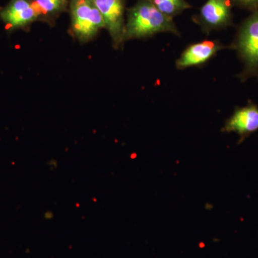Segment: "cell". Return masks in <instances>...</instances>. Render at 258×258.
<instances>
[{
    "label": "cell",
    "mask_w": 258,
    "mask_h": 258,
    "mask_svg": "<svg viewBox=\"0 0 258 258\" xmlns=\"http://www.w3.org/2000/svg\"><path fill=\"white\" fill-rule=\"evenodd\" d=\"M165 32L179 35L173 18L163 14L151 0H139L133 8L128 10L123 42Z\"/></svg>",
    "instance_id": "obj_1"
},
{
    "label": "cell",
    "mask_w": 258,
    "mask_h": 258,
    "mask_svg": "<svg viewBox=\"0 0 258 258\" xmlns=\"http://www.w3.org/2000/svg\"><path fill=\"white\" fill-rule=\"evenodd\" d=\"M70 11L73 33L81 43L91 41L105 28L104 20L93 0H71Z\"/></svg>",
    "instance_id": "obj_2"
},
{
    "label": "cell",
    "mask_w": 258,
    "mask_h": 258,
    "mask_svg": "<svg viewBox=\"0 0 258 258\" xmlns=\"http://www.w3.org/2000/svg\"><path fill=\"white\" fill-rule=\"evenodd\" d=\"M236 50L243 61L244 78L258 74V10L241 25L235 43Z\"/></svg>",
    "instance_id": "obj_3"
},
{
    "label": "cell",
    "mask_w": 258,
    "mask_h": 258,
    "mask_svg": "<svg viewBox=\"0 0 258 258\" xmlns=\"http://www.w3.org/2000/svg\"><path fill=\"white\" fill-rule=\"evenodd\" d=\"M105 23V28L111 37L114 48L123 42L125 0H93Z\"/></svg>",
    "instance_id": "obj_4"
},
{
    "label": "cell",
    "mask_w": 258,
    "mask_h": 258,
    "mask_svg": "<svg viewBox=\"0 0 258 258\" xmlns=\"http://www.w3.org/2000/svg\"><path fill=\"white\" fill-rule=\"evenodd\" d=\"M258 130V107L250 103L246 106L237 108L233 114L226 120L222 132L236 133L240 137L238 144Z\"/></svg>",
    "instance_id": "obj_5"
},
{
    "label": "cell",
    "mask_w": 258,
    "mask_h": 258,
    "mask_svg": "<svg viewBox=\"0 0 258 258\" xmlns=\"http://www.w3.org/2000/svg\"><path fill=\"white\" fill-rule=\"evenodd\" d=\"M0 20L10 30L28 28L38 20L31 0H11L0 9Z\"/></svg>",
    "instance_id": "obj_6"
},
{
    "label": "cell",
    "mask_w": 258,
    "mask_h": 258,
    "mask_svg": "<svg viewBox=\"0 0 258 258\" xmlns=\"http://www.w3.org/2000/svg\"><path fill=\"white\" fill-rule=\"evenodd\" d=\"M231 18L230 0H208L200 10V21L207 30L223 28Z\"/></svg>",
    "instance_id": "obj_7"
},
{
    "label": "cell",
    "mask_w": 258,
    "mask_h": 258,
    "mask_svg": "<svg viewBox=\"0 0 258 258\" xmlns=\"http://www.w3.org/2000/svg\"><path fill=\"white\" fill-rule=\"evenodd\" d=\"M223 48L222 45L216 42L204 41L194 44L181 54V57L176 61V67L184 69L203 64Z\"/></svg>",
    "instance_id": "obj_8"
},
{
    "label": "cell",
    "mask_w": 258,
    "mask_h": 258,
    "mask_svg": "<svg viewBox=\"0 0 258 258\" xmlns=\"http://www.w3.org/2000/svg\"><path fill=\"white\" fill-rule=\"evenodd\" d=\"M32 6L36 11L38 20L51 21L64 11L67 0H31Z\"/></svg>",
    "instance_id": "obj_9"
},
{
    "label": "cell",
    "mask_w": 258,
    "mask_h": 258,
    "mask_svg": "<svg viewBox=\"0 0 258 258\" xmlns=\"http://www.w3.org/2000/svg\"><path fill=\"white\" fill-rule=\"evenodd\" d=\"M159 11L167 16L173 17L190 8L185 0H151Z\"/></svg>",
    "instance_id": "obj_10"
},
{
    "label": "cell",
    "mask_w": 258,
    "mask_h": 258,
    "mask_svg": "<svg viewBox=\"0 0 258 258\" xmlns=\"http://www.w3.org/2000/svg\"><path fill=\"white\" fill-rule=\"evenodd\" d=\"M237 5L248 9H258V0H234Z\"/></svg>",
    "instance_id": "obj_11"
}]
</instances>
